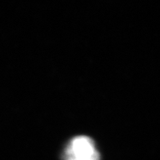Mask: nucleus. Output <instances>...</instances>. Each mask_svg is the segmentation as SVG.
Segmentation results:
<instances>
[{
	"label": "nucleus",
	"instance_id": "nucleus-1",
	"mask_svg": "<svg viewBox=\"0 0 160 160\" xmlns=\"http://www.w3.org/2000/svg\"><path fill=\"white\" fill-rule=\"evenodd\" d=\"M65 160H99L100 155L90 137H74L65 150Z\"/></svg>",
	"mask_w": 160,
	"mask_h": 160
}]
</instances>
